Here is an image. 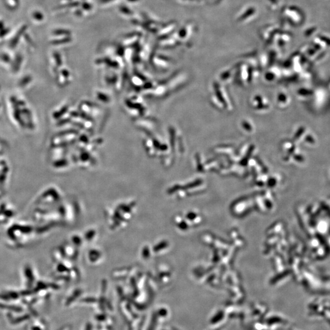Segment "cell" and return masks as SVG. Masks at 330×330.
I'll use <instances>...</instances> for the list:
<instances>
[{
  "mask_svg": "<svg viewBox=\"0 0 330 330\" xmlns=\"http://www.w3.org/2000/svg\"><path fill=\"white\" fill-rule=\"evenodd\" d=\"M216 318H213L212 322H216V321L221 320L223 317L222 313H219V314L217 315V316H216Z\"/></svg>",
  "mask_w": 330,
  "mask_h": 330,
  "instance_id": "obj_1",
  "label": "cell"
}]
</instances>
